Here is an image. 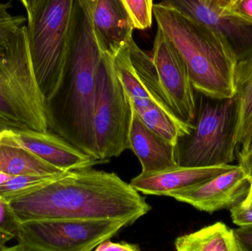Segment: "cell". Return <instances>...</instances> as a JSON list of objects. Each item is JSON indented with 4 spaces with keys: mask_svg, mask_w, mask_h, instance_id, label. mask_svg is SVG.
Segmentation results:
<instances>
[{
    "mask_svg": "<svg viewBox=\"0 0 252 251\" xmlns=\"http://www.w3.org/2000/svg\"><path fill=\"white\" fill-rule=\"evenodd\" d=\"M226 15L234 16L252 25V0H238Z\"/></svg>",
    "mask_w": 252,
    "mask_h": 251,
    "instance_id": "484cf974",
    "label": "cell"
},
{
    "mask_svg": "<svg viewBox=\"0 0 252 251\" xmlns=\"http://www.w3.org/2000/svg\"><path fill=\"white\" fill-rule=\"evenodd\" d=\"M135 29H146L153 22L154 0H121Z\"/></svg>",
    "mask_w": 252,
    "mask_h": 251,
    "instance_id": "603a6c76",
    "label": "cell"
},
{
    "mask_svg": "<svg viewBox=\"0 0 252 251\" xmlns=\"http://www.w3.org/2000/svg\"><path fill=\"white\" fill-rule=\"evenodd\" d=\"M194 20L211 28L227 40L238 60L252 50V25L234 16L223 14L201 0H160Z\"/></svg>",
    "mask_w": 252,
    "mask_h": 251,
    "instance_id": "4fadbf2b",
    "label": "cell"
},
{
    "mask_svg": "<svg viewBox=\"0 0 252 251\" xmlns=\"http://www.w3.org/2000/svg\"><path fill=\"white\" fill-rule=\"evenodd\" d=\"M133 109L118 78L113 57L101 54L97 78L94 130L100 162H108L130 148Z\"/></svg>",
    "mask_w": 252,
    "mask_h": 251,
    "instance_id": "ba28073f",
    "label": "cell"
},
{
    "mask_svg": "<svg viewBox=\"0 0 252 251\" xmlns=\"http://www.w3.org/2000/svg\"><path fill=\"white\" fill-rule=\"evenodd\" d=\"M239 166L244 169L248 175L250 181L252 180V141L250 147L245 152L238 153Z\"/></svg>",
    "mask_w": 252,
    "mask_h": 251,
    "instance_id": "f1b7e54d",
    "label": "cell"
},
{
    "mask_svg": "<svg viewBox=\"0 0 252 251\" xmlns=\"http://www.w3.org/2000/svg\"><path fill=\"white\" fill-rule=\"evenodd\" d=\"M133 111L149 129L174 146L177 145L179 139L189 135L193 128L181 120L174 113L157 105Z\"/></svg>",
    "mask_w": 252,
    "mask_h": 251,
    "instance_id": "ffe728a7",
    "label": "cell"
},
{
    "mask_svg": "<svg viewBox=\"0 0 252 251\" xmlns=\"http://www.w3.org/2000/svg\"><path fill=\"white\" fill-rule=\"evenodd\" d=\"M10 178H11V176H10V175H7L4 172H0V185L7 182Z\"/></svg>",
    "mask_w": 252,
    "mask_h": 251,
    "instance_id": "836d02e7",
    "label": "cell"
},
{
    "mask_svg": "<svg viewBox=\"0 0 252 251\" xmlns=\"http://www.w3.org/2000/svg\"><path fill=\"white\" fill-rule=\"evenodd\" d=\"M11 3H0V46L4 47L28 20L23 16H13L9 13Z\"/></svg>",
    "mask_w": 252,
    "mask_h": 251,
    "instance_id": "cb8c5ba5",
    "label": "cell"
},
{
    "mask_svg": "<svg viewBox=\"0 0 252 251\" xmlns=\"http://www.w3.org/2000/svg\"><path fill=\"white\" fill-rule=\"evenodd\" d=\"M0 172L11 177L57 175L65 171L42 160L17 141L10 129L0 132Z\"/></svg>",
    "mask_w": 252,
    "mask_h": 251,
    "instance_id": "2e32d148",
    "label": "cell"
},
{
    "mask_svg": "<svg viewBox=\"0 0 252 251\" xmlns=\"http://www.w3.org/2000/svg\"><path fill=\"white\" fill-rule=\"evenodd\" d=\"M76 0H44L28 21L31 64L45 100L63 82L78 22Z\"/></svg>",
    "mask_w": 252,
    "mask_h": 251,
    "instance_id": "277c9868",
    "label": "cell"
},
{
    "mask_svg": "<svg viewBox=\"0 0 252 251\" xmlns=\"http://www.w3.org/2000/svg\"><path fill=\"white\" fill-rule=\"evenodd\" d=\"M232 221L238 226L252 224V203H246L241 201L236 206L231 208Z\"/></svg>",
    "mask_w": 252,
    "mask_h": 251,
    "instance_id": "d4e9b609",
    "label": "cell"
},
{
    "mask_svg": "<svg viewBox=\"0 0 252 251\" xmlns=\"http://www.w3.org/2000/svg\"><path fill=\"white\" fill-rule=\"evenodd\" d=\"M21 222L40 220H126L151 206L115 172L91 167L65 171L35 190L8 200Z\"/></svg>",
    "mask_w": 252,
    "mask_h": 251,
    "instance_id": "6da1fadb",
    "label": "cell"
},
{
    "mask_svg": "<svg viewBox=\"0 0 252 251\" xmlns=\"http://www.w3.org/2000/svg\"><path fill=\"white\" fill-rule=\"evenodd\" d=\"M1 47H1V46H0V49H1Z\"/></svg>",
    "mask_w": 252,
    "mask_h": 251,
    "instance_id": "e575fe53",
    "label": "cell"
},
{
    "mask_svg": "<svg viewBox=\"0 0 252 251\" xmlns=\"http://www.w3.org/2000/svg\"><path fill=\"white\" fill-rule=\"evenodd\" d=\"M238 111L236 97L225 100L201 94L196 100L193 128L176 145L178 165L213 167L235 160L238 141Z\"/></svg>",
    "mask_w": 252,
    "mask_h": 251,
    "instance_id": "8992f818",
    "label": "cell"
},
{
    "mask_svg": "<svg viewBox=\"0 0 252 251\" xmlns=\"http://www.w3.org/2000/svg\"><path fill=\"white\" fill-rule=\"evenodd\" d=\"M20 1L26 10L27 15H28L27 19L28 21L31 19L35 10L44 0H20Z\"/></svg>",
    "mask_w": 252,
    "mask_h": 251,
    "instance_id": "4dcf8cb0",
    "label": "cell"
},
{
    "mask_svg": "<svg viewBox=\"0 0 252 251\" xmlns=\"http://www.w3.org/2000/svg\"><path fill=\"white\" fill-rule=\"evenodd\" d=\"M140 250L139 245L130 244L125 242L113 243L110 241V240H105L94 249L95 251H139Z\"/></svg>",
    "mask_w": 252,
    "mask_h": 251,
    "instance_id": "4316f807",
    "label": "cell"
},
{
    "mask_svg": "<svg viewBox=\"0 0 252 251\" xmlns=\"http://www.w3.org/2000/svg\"><path fill=\"white\" fill-rule=\"evenodd\" d=\"M131 223L126 220H40L21 222L15 251H91Z\"/></svg>",
    "mask_w": 252,
    "mask_h": 251,
    "instance_id": "52a82bcc",
    "label": "cell"
},
{
    "mask_svg": "<svg viewBox=\"0 0 252 251\" xmlns=\"http://www.w3.org/2000/svg\"><path fill=\"white\" fill-rule=\"evenodd\" d=\"M242 201L246 203H252V180L250 181V187L248 193H247V196Z\"/></svg>",
    "mask_w": 252,
    "mask_h": 251,
    "instance_id": "d6a6232c",
    "label": "cell"
},
{
    "mask_svg": "<svg viewBox=\"0 0 252 251\" xmlns=\"http://www.w3.org/2000/svg\"><path fill=\"white\" fill-rule=\"evenodd\" d=\"M235 97L238 102L237 141L239 153L245 152L252 141V50L237 64Z\"/></svg>",
    "mask_w": 252,
    "mask_h": 251,
    "instance_id": "ac0fdd59",
    "label": "cell"
},
{
    "mask_svg": "<svg viewBox=\"0 0 252 251\" xmlns=\"http://www.w3.org/2000/svg\"><path fill=\"white\" fill-rule=\"evenodd\" d=\"M129 142V149L140 162L142 172L159 170L178 165L176 146L149 129L133 111Z\"/></svg>",
    "mask_w": 252,
    "mask_h": 251,
    "instance_id": "9a60e30c",
    "label": "cell"
},
{
    "mask_svg": "<svg viewBox=\"0 0 252 251\" xmlns=\"http://www.w3.org/2000/svg\"><path fill=\"white\" fill-rule=\"evenodd\" d=\"M100 53L114 57L133 39V22L121 0H76Z\"/></svg>",
    "mask_w": 252,
    "mask_h": 251,
    "instance_id": "30bf717a",
    "label": "cell"
},
{
    "mask_svg": "<svg viewBox=\"0 0 252 251\" xmlns=\"http://www.w3.org/2000/svg\"><path fill=\"white\" fill-rule=\"evenodd\" d=\"M248 175L239 165L207 181L173 192L168 197L201 212L213 213L231 209L245 198L250 190Z\"/></svg>",
    "mask_w": 252,
    "mask_h": 251,
    "instance_id": "8fae6325",
    "label": "cell"
},
{
    "mask_svg": "<svg viewBox=\"0 0 252 251\" xmlns=\"http://www.w3.org/2000/svg\"><path fill=\"white\" fill-rule=\"evenodd\" d=\"M10 130L22 145L61 170L91 167L103 164L52 131L42 132L21 127H14Z\"/></svg>",
    "mask_w": 252,
    "mask_h": 251,
    "instance_id": "7c38bea8",
    "label": "cell"
},
{
    "mask_svg": "<svg viewBox=\"0 0 252 251\" xmlns=\"http://www.w3.org/2000/svg\"><path fill=\"white\" fill-rule=\"evenodd\" d=\"M0 119L21 128L49 131L45 99L32 70L25 25L0 49Z\"/></svg>",
    "mask_w": 252,
    "mask_h": 251,
    "instance_id": "5b68a950",
    "label": "cell"
},
{
    "mask_svg": "<svg viewBox=\"0 0 252 251\" xmlns=\"http://www.w3.org/2000/svg\"><path fill=\"white\" fill-rule=\"evenodd\" d=\"M113 63L115 72L130 100L132 109L136 110L154 104L167 112L174 113L162 99L144 84L136 73L130 58L129 44L117 53L113 57Z\"/></svg>",
    "mask_w": 252,
    "mask_h": 251,
    "instance_id": "e0dca14e",
    "label": "cell"
},
{
    "mask_svg": "<svg viewBox=\"0 0 252 251\" xmlns=\"http://www.w3.org/2000/svg\"><path fill=\"white\" fill-rule=\"evenodd\" d=\"M151 56L164 100L181 120L193 127L196 99L188 68L174 44L158 27Z\"/></svg>",
    "mask_w": 252,
    "mask_h": 251,
    "instance_id": "9c48e42d",
    "label": "cell"
},
{
    "mask_svg": "<svg viewBox=\"0 0 252 251\" xmlns=\"http://www.w3.org/2000/svg\"><path fill=\"white\" fill-rule=\"evenodd\" d=\"M209 7L226 14L238 0H201Z\"/></svg>",
    "mask_w": 252,
    "mask_h": 251,
    "instance_id": "f546056e",
    "label": "cell"
},
{
    "mask_svg": "<svg viewBox=\"0 0 252 251\" xmlns=\"http://www.w3.org/2000/svg\"><path fill=\"white\" fill-rule=\"evenodd\" d=\"M20 224L10 203L0 195V251H9L7 243L16 239Z\"/></svg>",
    "mask_w": 252,
    "mask_h": 251,
    "instance_id": "7402d4cb",
    "label": "cell"
},
{
    "mask_svg": "<svg viewBox=\"0 0 252 251\" xmlns=\"http://www.w3.org/2000/svg\"><path fill=\"white\" fill-rule=\"evenodd\" d=\"M237 165L213 167H170L152 172H142L130 184L139 193L147 195L168 196L181 189L207 181L234 169Z\"/></svg>",
    "mask_w": 252,
    "mask_h": 251,
    "instance_id": "5bb4252c",
    "label": "cell"
},
{
    "mask_svg": "<svg viewBox=\"0 0 252 251\" xmlns=\"http://www.w3.org/2000/svg\"><path fill=\"white\" fill-rule=\"evenodd\" d=\"M174 246L178 251H242L235 231L222 222L180 236Z\"/></svg>",
    "mask_w": 252,
    "mask_h": 251,
    "instance_id": "d6986e66",
    "label": "cell"
},
{
    "mask_svg": "<svg viewBox=\"0 0 252 251\" xmlns=\"http://www.w3.org/2000/svg\"><path fill=\"white\" fill-rule=\"evenodd\" d=\"M153 14L180 53L194 90L218 100L235 97L238 59L227 40L160 1L154 4Z\"/></svg>",
    "mask_w": 252,
    "mask_h": 251,
    "instance_id": "3957f363",
    "label": "cell"
},
{
    "mask_svg": "<svg viewBox=\"0 0 252 251\" xmlns=\"http://www.w3.org/2000/svg\"><path fill=\"white\" fill-rule=\"evenodd\" d=\"M101 53L79 9L69 64L63 82L45 100L49 131L58 134L95 160L94 113Z\"/></svg>",
    "mask_w": 252,
    "mask_h": 251,
    "instance_id": "7a4b0ae2",
    "label": "cell"
},
{
    "mask_svg": "<svg viewBox=\"0 0 252 251\" xmlns=\"http://www.w3.org/2000/svg\"><path fill=\"white\" fill-rule=\"evenodd\" d=\"M14 127H19L14 124L10 123V122H6V121L0 119V132L6 129H10V128H14Z\"/></svg>",
    "mask_w": 252,
    "mask_h": 251,
    "instance_id": "1f68e13d",
    "label": "cell"
},
{
    "mask_svg": "<svg viewBox=\"0 0 252 251\" xmlns=\"http://www.w3.org/2000/svg\"><path fill=\"white\" fill-rule=\"evenodd\" d=\"M57 175H19L11 177L7 182L0 185V195L8 201L12 197L32 191L44 185Z\"/></svg>",
    "mask_w": 252,
    "mask_h": 251,
    "instance_id": "44dd1931",
    "label": "cell"
},
{
    "mask_svg": "<svg viewBox=\"0 0 252 251\" xmlns=\"http://www.w3.org/2000/svg\"><path fill=\"white\" fill-rule=\"evenodd\" d=\"M242 251H252V224L234 230Z\"/></svg>",
    "mask_w": 252,
    "mask_h": 251,
    "instance_id": "83f0119b",
    "label": "cell"
}]
</instances>
